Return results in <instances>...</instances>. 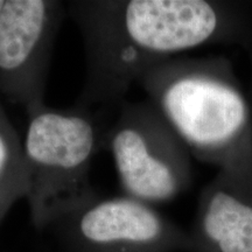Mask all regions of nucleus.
<instances>
[{"label":"nucleus","mask_w":252,"mask_h":252,"mask_svg":"<svg viewBox=\"0 0 252 252\" xmlns=\"http://www.w3.org/2000/svg\"><path fill=\"white\" fill-rule=\"evenodd\" d=\"M67 12L86 53L78 105L118 103L141 74L176 54L210 45L248 47L250 18L216 0H72Z\"/></svg>","instance_id":"obj_1"},{"label":"nucleus","mask_w":252,"mask_h":252,"mask_svg":"<svg viewBox=\"0 0 252 252\" xmlns=\"http://www.w3.org/2000/svg\"><path fill=\"white\" fill-rule=\"evenodd\" d=\"M138 83L191 157L252 194V109L230 60L175 56Z\"/></svg>","instance_id":"obj_2"},{"label":"nucleus","mask_w":252,"mask_h":252,"mask_svg":"<svg viewBox=\"0 0 252 252\" xmlns=\"http://www.w3.org/2000/svg\"><path fill=\"white\" fill-rule=\"evenodd\" d=\"M23 141L27 194L33 223L47 228L60 216L96 196L89 174L104 133L87 108L46 104L27 112Z\"/></svg>","instance_id":"obj_3"},{"label":"nucleus","mask_w":252,"mask_h":252,"mask_svg":"<svg viewBox=\"0 0 252 252\" xmlns=\"http://www.w3.org/2000/svg\"><path fill=\"white\" fill-rule=\"evenodd\" d=\"M123 193L145 203L171 202L193 182L190 153L151 100L126 103L104 133Z\"/></svg>","instance_id":"obj_4"},{"label":"nucleus","mask_w":252,"mask_h":252,"mask_svg":"<svg viewBox=\"0 0 252 252\" xmlns=\"http://www.w3.org/2000/svg\"><path fill=\"white\" fill-rule=\"evenodd\" d=\"M54 230L67 252H194L188 230L152 204L98 194L60 216Z\"/></svg>","instance_id":"obj_5"},{"label":"nucleus","mask_w":252,"mask_h":252,"mask_svg":"<svg viewBox=\"0 0 252 252\" xmlns=\"http://www.w3.org/2000/svg\"><path fill=\"white\" fill-rule=\"evenodd\" d=\"M65 9L59 0H5L0 14V97L26 113L46 104L50 60Z\"/></svg>","instance_id":"obj_6"},{"label":"nucleus","mask_w":252,"mask_h":252,"mask_svg":"<svg viewBox=\"0 0 252 252\" xmlns=\"http://www.w3.org/2000/svg\"><path fill=\"white\" fill-rule=\"evenodd\" d=\"M188 231L194 252H252V194L217 172L201 191Z\"/></svg>","instance_id":"obj_7"},{"label":"nucleus","mask_w":252,"mask_h":252,"mask_svg":"<svg viewBox=\"0 0 252 252\" xmlns=\"http://www.w3.org/2000/svg\"><path fill=\"white\" fill-rule=\"evenodd\" d=\"M27 175L23 141L0 97V219L19 198H26Z\"/></svg>","instance_id":"obj_8"},{"label":"nucleus","mask_w":252,"mask_h":252,"mask_svg":"<svg viewBox=\"0 0 252 252\" xmlns=\"http://www.w3.org/2000/svg\"><path fill=\"white\" fill-rule=\"evenodd\" d=\"M4 4H5V0H0V14H1V11H2V7H4Z\"/></svg>","instance_id":"obj_9"}]
</instances>
